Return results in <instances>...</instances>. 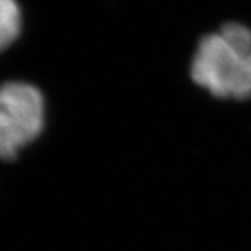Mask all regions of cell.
Instances as JSON below:
<instances>
[{
    "instance_id": "1",
    "label": "cell",
    "mask_w": 251,
    "mask_h": 251,
    "mask_svg": "<svg viewBox=\"0 0 251 251\" xmlns=\"http://www.w3.org/2000/svg\"><path fill=\"white\" fill-rule=\"evenodd\" d=\"M189 77L218 101H251V27L228 22L201 37L191 61Z\"/></svg>"
},
{
    "instance_id": "2",
    "label": "cell",
    "mask_w": 251,
    "mask_h": 251,
    "mask_svg": "<svg viewBox=\"0 0 251 251\" xmlns=\"http://www.w3.org/2000/svg\"><path fill=\"white\" fill-rule=\"evenodd\" d=\"M46 104L37 88L25 82L0 86V164L19 160L44 132Z\"/></svg>"
},
{
    "instance_id": "3",
    "label": "cell",
    "mask_w": 251,
    "mask_h": 251,
    "mask_svg": "<svg viewBox=\"0 0 251 251\" xmlns=\"http://www.w3.org/2000/svg\"><path fill=\"white\" fill-rule=\"evenodd\" d=\"M20 9L15 0H0V51L20 33Z\"/></svg>"
}]
</instances>
